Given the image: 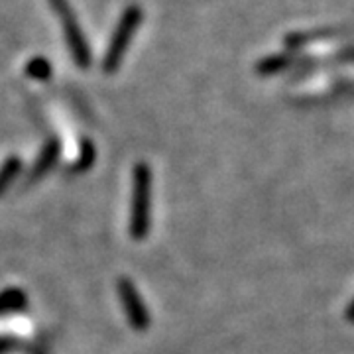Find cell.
I'll return each instance as SVG.
<instances>
[{
    "mask_svg": "<svg viewBox=\"0 0 354 354\" xmlns=\"http://www.w3.org/2000/svg\"><path fill=\"white\" fill-rule=\"evenodd\" d=\"M53 6H55V10H57L62 22H64L65 30H67V39H69V46H71V51H73L75 59L81 65H87V44H85V39L81 36V30H79V26H77L75 16L69 10V6H67L65 0H53Z\"/></svg>",
    "mask_w": 354,
    "mask_h": 354,
    "instance_id": "obj_1",
    "label": "cell"
},
{
    "mask_svg": "<svg viewBox=\"0 0 354 354\" xmlns=\"http://www.w3.org/2000/svg\"><path fill=\"white\" fill-rule=\"evenodd\" d=\"M344 317H346V321H348V323H354V299H353V304L348 305V309H346Z\"/></svg>",
    "mask_w": 354,
    "mask_h": 354,
    "instance_id": "obj_3",
    "label": "cell"
},
{
    "mask_svg": "<svg viewBox=\"0 0 354 354\" xmlns=\"http://www.w3.org/2000/svg\"><path fill=\"white\" fill-rule=\"evenodd\" d=\"M140 22V12L138 8H130L128 12H124L120 24H118V30H116V36H114L113 44H111V50H109V57H106V69H114L122 51L127 50L128 41L132 38L134 30Z\"/></svg>",
    "mask_w": 354,
    "mask_h": 354,
    "instance_id": "obj_2",
    "label": "cell"
}]
</instances>
